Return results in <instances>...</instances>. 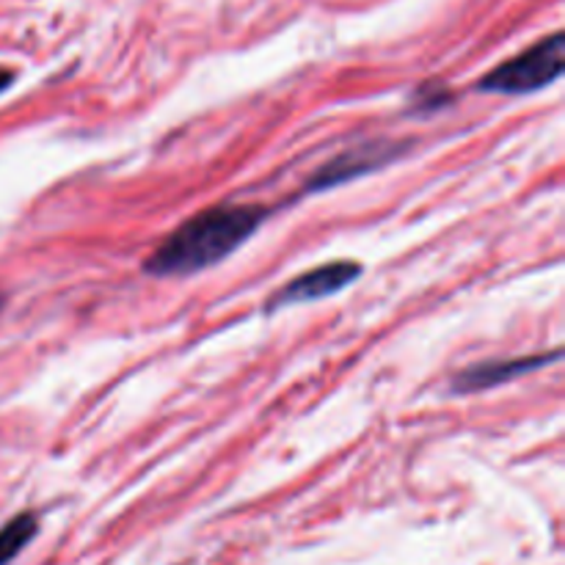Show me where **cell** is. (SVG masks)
<instances>
[{
	"instance_id": "2",
	"label": "cell",
	"mask_w": 565,
	"mask_h": 565,
	"mask_svg": "<svg viewBox=\"0 0 565 565\" xmlns=\"http://www.w3.org/2000/svg\"><path fill=\"white\" fill-rule=\"evenodd\" d=\"M565 66V36L555 31L552 36L541 39L524 53L513 55L511 61L491 70L478 83L480 92L489 94H533L539 88L552 86L561 81Z\"/></svg>"
},
{
	"instance_id": "6",
	"label": "cell",
	"mask_w": 565,
	"mask_h": 565,
	"mask_svg": "<svg viewBox=\"0 0 565 565\" xmlns=\"http://www.w3.org/2000/svg\"><path fill=\"white\" fill-rule=\"evenodd\" d=\"M33 535H36V516L33 513H20L11 522H6L0 530V565L14 561L31 544Z\"/></svg>"
},
{
	"instance_id": "1",
	"label": "cell",
	"mask_w": 565,
	"mask_h": 565,
	"mask_svg": "<svg viewBox=\"0 0 565 565\" xmlns=\"http://www.w3.org/2000/svg\"><path fill=\"white\" fill-rule=\"evenodd\" d=\"M268 210L259 204H215L182 221L147 259L149 276H191L213 268L263 226Z\"/></svg>"
},
{
	"instance_id": "7",
	"label": "cell",
	"mask_w": 565,
	"mask_h": 565,
	"mask_svg": "<svg viewBox=\"0 0 565 565\" xmlns=\"http://www.w3.org/2000/svg\"><path fill=\"white\" fill-rule=\"evenodd\" d=\"M11 81H14V72H11V70H0V94H3L6 88L11 86Z\"/></svg>"
},
{
	"instance_id": "3",
	"label": "cell",
	"mask_w": 565,
	"mask_h": 565,
	"mask_svg": "<svg viewBox=\"0 0 565 565\" xmlns=\"http://www.w3.org/2000/svg\"><path fill=\"white\" fill-rule=\"evenodd\" d=\"M359 276H362V265L353 263V259H337V263L320 265V268L307 270V274L287 281L281 290H276L274 296L268 298V312L337 296V292L345 290L348 285H353Z\"/></svg>"
},
{
	"instance_id": "4",
	"label": "cell",
	"mask_w": 565,
	"mask_h": 565,
	"mask_svg": "<svg viewBox=\"0 0 565 565\" xmlns=\"http://www.w3.org/2000/svg\"><path fill=\"white\" fill-rule=\"evenodd\" d=\"M408 143H395V141H375L367 147L351 149V152L337 154L334 160L323 166V169L315 171L312 182H309V191H326V188L342 185V182H351L356 177L370 174V171L384 169L386 163L397 158V154L406 152Z\"/></svg>"
},
{
	"instance_id": "5",
	"label": "cell",
	"mask_w": 565,
	"mask_h": 565,
	"mask_svg": "<svg viewBox=\"0 0 565 565\" xmlns=\"http://www.w3.org/2000/svg\"><path fill=\"white\" fill-rule=\"evenodd\" d=\"M561 359V351L552 353H535V356H519V359H491V362L483 364H472V367L461 370V373L452 379V392L458 395H472V392H483V390H494V386L508 384L513 379H522L527 375L530 370L546 367V364L557 362Z\"/></svg>"
}]
</instances>
